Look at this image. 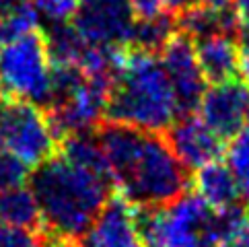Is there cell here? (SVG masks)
Returning <instances> with one entry per match:
<instances>
[{
  "label": "cell",
  "instance_id": "cell-1",
  "mask_svg": "<svg viewBox=\"0 0 249 247\" xmlns=\"http://www.w3.org/2000/svg\"><path fill=\"white\" fill-rule=\"evenodd\" d=\"M107 171L122 198L136 208L163 206L190 188V171L159 132L103 120L95 130Z\"/></svg>",
  "mask_w": 249,
  "mask_h": 247
},
{
  "label": "cell",
  "instance_id": "cell-2",
  "mask_svg": "<svg viewBox=\"0 0 249 247\" xmlns=\"http://www.w3.org/2000/svg\"><path fill=\"white\" fill-rule=\"evenodd\" d=\"M29 188L37 198L43 229L72 243L81 241L113 194L109 175L70 163L60 153L31 171Z\"/></svg>",
  "mask_w": 249,
  "mask_h": 247
},
{
  "label": "cell",
  "instance_id": "cell-3",
  "mask_svg": "<svg viewBox=\"0 0 249 247\" xmlns=\"http://www.w3.org/2000/svg\"><path fill=\"white\" fill-rule=\"evenodd\" d=\"M179 118L171 81L157 54L126 48L105 120L165 134Z\"/></svg>",
  "mask_w": 249,
  "mask_h": 247
},
{
  "label": "cell",
  "instance_id": "cell-4",
  "mask_svg": "<svg viewBox=\"0 0 249 247\" xmlns=\"http://www.w3.org/2000/svg\"><path fill=\"white\" fill-rule=\"evenodd\" d=\"M144 247H218V212L198 194H181L163 206L136 208Z\"/></svg>",
  "mask_w": 249,
  "mask_h": 247
},
{
  "label": "cell",
  "instance_id": "cell-5",
  "mask_svg": "<svg viewBox=\"0 0 249 247\" xmlns=\"http://www.w3.org/2000/svg\"><path fill=\"white\" fill-rule=\"evenodd\" d=\"M54 64L43 29L0 43V99H19L48 109L54 99Z\"/></svg>",
  "mask_w": 249,
  "mask_h": 247
},
{
  "label": "cell",
  "instance_id": "cell-6",
  "mask_svg": "<svg viewBox=\"0 0 249 247\" xmlns=\"http://www.w3.org/2000/svg\"><path fill=\"white\" fill-rule=\"evenodd\" d=\"M0 146L35 169L52 159L60 140L50 124L46 109L19 99H0Z\"/></svg>",
  "mask_w": 249,
  "mask_h": 247
},
{
  "label": "cell",
  "instance_id": "cell-7",
  "mask_svg": "<svg viewBox=\"0 0 249 247\" xmlns=\"http://www.w3.org/2000/svg\"><path fill=\"white\" fill-rule=\"evenodd\" d=\"M159 60L171 81L179 116L196 113L202 95L206 91V78L200 68L194 39L177 31L167 41V46L159 52Z\"/></svg>",
  "mask_w": 249,
  "mask_h": 247
},
{
  "label": "cell",
  "instance_id": "cell-8",
  "mask_svg": "<svg viewBox=\"0 0 249 247\" xmlns=\"http://www.w3.org/2000/svg\"><path fill=\"white\" fill-rule=\"evenodd\" d=\"M134 23L128 0H83L72 21L91 46H130Z\"/></svg>",
  "mask_w": 249,
  "mask_h": 247
},
{
  "label": "cell",
  "instance_id": "cell-9",
  "mask_svg": "<svg viewBox=\"0 0 249 247\" xmlns=\"http://www.w3.org/2000/svg\"><path fill=\"white\" fill-rule=\"evenodd\" d=\"M196 113L227 142L249 122V85L231 78L206 87Z\"/></svg>",
  "mask_w": 249,
  "mask_h": 247
},
{
  "label": "cell",
  "instance_id": "cell-10",
  "mask_svg": "<svg viewBox=\"0 0 249 247\" xmlns=\"http://www.w3.org/2000/svg\"><path fill=\"white\" fill-rule=\"evenodd\" d=\"M78 247H144L136 206L120 194H111L81 237Z\"/></svg>",
  "mask_w": 249,
  "mask_h": 247
},
{
  "label": "cell",
  "instance_id": "cell-11",
  "mask_svg": "<svg viewBox=\"0 0 249 247\" xmlns=\"http://www.w3.org/2000/svg\"><path fill=\"white\" fill-rule=\"evenodd\" d=\"M163 136L188 171H198L204 165L218 161L225 153V140L214 134L198 113L179 116Z\"/></svg>",
  "mask_w": 249,
  "mask_h": 247
},
{
  "label": "cell",
  "instance_id": "cell-12",
  "mask_svg": "<svg viewBox=\"0 0 249 247\" xmlns=\"http://www.w3.org/2000/svg\"><path fill=\"white\" fill-rule=\"evenodd\" d=\"M194 192L214 210L233 208L239 204H247L237 177L231 171V167L218 161L204 165L194 175Z\"/></svg>",
  "mask_w": 249,
  "mask_h": 247
},
{
  "label": "cell",
  "instance_id": "cell-13",
  "mask_svg": "<svg viewBox=\"0 0 249 247\" xmlns=\"http://www.w3.org/2000/svg\"><path fill=\"white\" fill-rule=\"evenodd\" d=\"M194 43L206 83L214 85L239 78V46L235 35H210Z\"/></svg>",
  "mask_w": 249,
  "mask_h": 247
},
{
  "label": "cell",
  "instance_id": "cell-14",
  "mask_svg": "<svg viewBox=\"0 0 249 247\" xmlns=\"http://www.w3.org/2000/svg\"><path fill=\"white\" fill-rule=\"evenodd\" d=\"M177 29L185 33L188 37L202 39L210 35H237L241 33L239 21L235 15V6L214 8L204 2H196L183 11L177 13Z\"/></svg>",
  "mask_w": 249,
  "mask_h": 247
},
{
  "label": "cell",
  "instance_id": "cell-15",
  "mask_svg": "<svg viewBox=\"0 0 249 247\" xmlns=\"http://www.w3.org/2000/svg\"><path fill=\"white\" fill-rule=\"evenodd\" d=\"M0 223L23 229H43L37 198L29 185L21 183L0 192Z\"/></svg>",
  "mask_w": 249,
  "mask_h": 247
},
{
  "label": "cell",
  "instance_id": "cell-16",
  "mask_svg": "<svg viewBox=\"0 0 249 247\" xmlns=\"http://www.w3.org/2000/svg\"><path fill=\"white\" fill-rule=\"evenodd\" d=\"M46 33L50 58L54 66H78L83 54L89 43L72 23H62V25H50Z\"/></svg>",
  "mask_w": 249,
  "mask_h": 247
},
{
  "label": "cell",
  "instance_id": "cell-17",
  "mask_svg": "<svg viewBox=\"0 0 249 247\" xmlns=\"http://www.w3.org/2000/svg\"><path fill=\"white\" fill-rule=\"evenodd\" d=\"M177 31H179L177 19L169 13L153 17V19H140L134 23L128 48L148 52V54H159Z\"/></svg>",
  "mask_w": 249,
  "mask_h": 247
},
{
  "label": "cell",
  "instance_id": "cell-18",
  "mask_svg": "<svg viewBox=\"0 0 249 247\" xmlns=\"http://www.w3.org/2000/svg\"><path fill=\"white\" fill-rule=\"evenodd\" d=\"M0 247H78V243L60 239L46 229H23L0 223Z\"/></svg>",
  "mask_w": 249,
  "mask_h": 247
},
{
  "label": "cell",
  "instance_id": "cell-19",
  "mask_svg": "<svg viewBox=\"0 0 249 247\" xmlns=\"http://www.w3.org/2000/svg\"><path fill=\"white\" fill-rule=\"evenodd\" d=\"M225 153H227V165L237 177L245 200H249V124H245L229 140V146Z\"/></svg>",
  "mask_w": 249,
  "mask_h": 247
},
{
  "label": "cell",
  "instance_id": "cell-20",
  "mask_svg": "<svg viewBox=\"0 0 249 247\" xmlns=\"http://www.w3.org/2000/svg\"><path fill=\"white\" fill-rule=\"evenodd\" d=\"M35 29H39V15L33 8V4H29L0 19V43L21 37V35L31 33Z\"/></svg>",
  "mask_w": 249,
  "mask_h": 247
},
{
  "label": "cell",
  "instance_id": "cell-21",
  "mask_svg": "<svg viewBox=\"0 0 249 247\" xmlns=\"http://www.w3.org/2000/svg\"><path fill=\"white\" fill-rule=\"evenodd\" d=\"M81 2L83 0H31L39 19L48 21L50 25L72 23L81 8Z\"/></svg>",
  "mask_w": 249,
  "mask_h": 247
},
{
  "label": "cell",
  "instance_id": "cell-22",
  "mask_svg": "<svg viewBox=\"0 0 249 247\" xmlns=\"http://www.w3.org/2000/svg\"><path fill=\"white\" fill-rule=\"evenodd\" d=\"M27 177H29V167H25L19 159L0 146V192L25 183Z\"/></svg>",
  "mask_w": 249,
  "mask_h": 247
},
{
  "label": "cell",
  "instance_id": "cell-23",
  "mask_svg": "<svg viewBox=\"0 0 249 247\" xmlns=\"http://www.w3.org/2000/svg\"><path fill=\"white\" fill-rule=\"evenodd\" d=\"M128 4L134 13L136 21L140 19H153V17H159L167 13L169 0H128Z\"/></svg>",
  "mask_w": 249,
  "mask_h": 247
},
{
  "label": "cell",
  "instance_id": "cell-24",
  "mask_svg": "<svg viewBox=\"0 0 249 247\" xmlns=\"http://www.w3.org/2000/svg\"><path fill=\"white\" fill-rule=\"evenodd\" d=\"M237 46H239V78L249 85V31L239 33Z\"/></svg>",
  "mask_w": 249,
  "mask_h": 247
},
{
  "label": "cell",
  "instance_id": "cell-25",
  "mask_svg": "<svg viewBox=\"0 0 249 247\" xmlns=\"http://www.w3.org/2000/svg\"><path fill=\"white\" fill-rule=\"evenodd\" d=\"M218 247H249V225L229 233L225 239L218 243Z\"/></svg>",
  "mask_w": 249,
  "mask_h": 247
},
{
  "label": "cell",
  "instance_id": "cell-26",
  "mask_svg": "<svg viewBox=\"0 0 249 247\" xmlns=\"http://www.w3.org/2000/svg\"><path fill=\"white\" fill-rule=\"evenodd\" d=\"M235 15L239 21V29L241 31H249V0H235Z\"/></svg>",
  "mask_w": 249,
  "mask_h": 247
},
{
  "label": "cell",
  "instance_id": "cell-27",
  "mask_svg": "<svg viewBox=\"0 0 249 247\" xmlns=\"http://www.w3.org/2000/svg\"><path fill=\"white\" fill-rule=\"evenodd\" d=\"M29 4H31V0H0V19L11 13L21 11V8L29 6Z\"/></svg>",
  "mask_w": 249,
  "mask_h": 247
},
{
  "label": "cell",
  "instance_id": "cell-28",
  "mask_svg": "<svg viewBox=\"0 0 249 247\" xmlns=\"http://www.w3.org/2000/svg\"><path fill=\"white\" fill-rule=\"evenodd\" d=\"M196 2H198V0H169V6L175 8V11L179 13V11H183V8H188V6L196 4Z\"/></svg>",
  "mask_w": 249,
  "mask_h": 247
},
{
  "label": "cell",
  "instance_id": "cell-29",
  "mask_svg": "<svg viewBox=\"0 0 249 247\" xmlns=\"http://www.w3.org/2000/svg\"><path fill=\"white\" fill-rule=\"evenodd\" d=\"M198 2H204V4L214 6V8H227V6H233L235 0H198Z\"/></svg>",
  "mask_w": 249,
  "mask_h": 247
},
{
  "label": "cell",
  "instance_id": "cell-30",
  "mask_svg": "<svg viewBox=\"0 0 249 247\" xmlns=\"http://www.w3.org/2000/svg\"><path fill=\"white\" fill-rule=\"evenodd\" d=\"M247 124H249V122H247Z\"/></svg>",
  "mask_w": 249,
  "mask_h": 247
}]
</instances>
